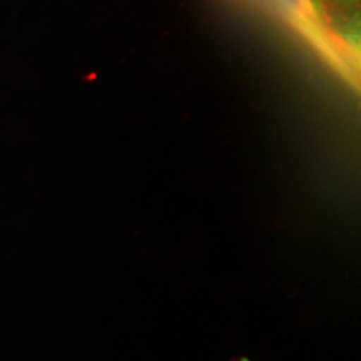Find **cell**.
Returning a JSON list of instances; mask_svg holds the SVG:
<instances>
[{
  "label": "cell",
  "instance_id": "6da1fadb",
  "mask_svg": "<svg viewBox=\"0 0 361 361\" xmlns=\"http://www.w3.org/2000/svg\"><path fill=\"white\" fill-rule=\"evenodd\" d=\"M328 20L333 27H341L338 37L350 40L355 37V25H358L360 0H319Z\"/></svg>",
  "mask_w": 361,
  "mask_h": 361
},
{
  "label": "cell",
  "instance_id": "7a4b0ae2",
  "mask_svg": "<svg viewBox=\"0 0 361 361\" xmlns=\"http://www.w3.org/2000/svg\"><path fill=\"white\" fill-rule=\"evenodd\" d=\"M241 361H250V360H241Z\"/></svg>",
  "mask_w": 361,
  "mask_h": 361
}]
</instances>
